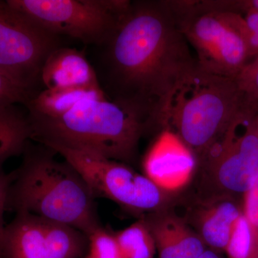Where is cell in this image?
<instances>
[{
	"mask_svg": "<svg viewBox=\"0 0 258 258\" xmlns=\"http://www.w3.org/2000/svg\"><path fill=\"white\" fill-rule=\"evenodd\" d=\"M107 43L115 99L135 105L156 125L169 93L197 62L169 1L132 3Z\"/></svg>",
	"mask_w": 258,
	"mask_h": 258,
	"instance_id": "obj_1",
	"label": "cell"
},
{
	"mask_svg": "<svg viewBox=\"0 0 258 258\" xmlns=\"http://www.w3.org/2000/svg\"><path fill=\"white\" fill-rule=\"evenodd\" d=\"M31 139L131 163L152 126L147 115L128 102L88 99L57 118H30Z\"/></svg>",
	"mask_w": 258,
	"mask_h": 258,
	"instance_id": "obj_2",
	"label": "cell"
},
{
	"mask_svg": "<svg viewBox=\"0 0 258 258\" xmlns=\"http://www.w3.org/2000/svg\"><path fill=\"white\" fill-rule=\"evenodd\" d=\"M15 171L8 208L71 226L88 236L101 227L95 198L86 181L69 163L51 152L25 149Z\"/></svg>",
	"mask_w": 258,
	"mask_h": 258,
	"instance_id": "obj_3",
	"label": "cell"
},
{
	"mask_svg": "<svg viewBox=\"0 0 258 258\" xmlns=\"http://www.w3.org/2000/svg\"><path fill=\"white\" fill-rule=\"evenodd\" d=\"M246 104L234 78L208 72L197 62L169 93L156 125L175 134L199 159Z\"/></svg>",
	"mask_w": 258,
	"mask_h": 258,
	"instance_id": "obj_4",
	"label": "cell"
},
{
	"mask_svg": "<svg viewBox=\"0 0 258 258\" xmlns=\"http://www.w3.org/2000/svg\"><path fill=\"white\" fill-rule=\"evenodd\" d=\"M186 40L202 69L234 78L258 54V38L237 13L202 9L198 1H171Z\"/></svg>",
	"mask_w": 258,
	"mask_h": 258,
	"instance_id": "obj_5",
	"label": "cell"
},
{
	"mask_svg": "<svg viewBox=\"0 0 258 258\" xmlns=\"http://www.w3.org/2000/svg\"><path fill=\"white\" fill-rule=\"evenodd\" d=\"M52 35L85 43H107L128 11L127 0H7Z\"/></svg>",
	"mask_w": 258,
	"mask_h": 258,
	"instance_id": "obj_6",
	"label": "cell"
},
{
	"mask_svg": "<svg viewBox=\"0 0 258 258\" xmlns=\"http://www.w3.org/2000/svg\"><path fill=\"white\" fill-rule=\"evenodd\" d=\"M60 154L79 173L95 198H104L136 213L154 211L165 192L124 163L60 146L45 147Z\"/></svg>",
	"mask_w": 258,
	"mask_h": 258,
	"instance_id": "obj_7",
	"label": "cell"
},
{
	"mask_svg": "<svg viewBox=\"0 0 258 258\" xmlns=\"http://www.w3.org/2000/svg\"><path fill=\"white\" fill-rule=\"evenodd\" d=\"M257 106L247 103L201 157L222 189L242 195L258 176Z\"/></svg>",
	"mask_w": 258,
	"mask_h": 258,
	"instance_id": "obj_8",
	"label": "cell"
},
{
	"mask_svg": "<svg viewBox=\"0 0 258 258\" xmlns=\"http://www.w3.org/2000/svg\"><path fill=\"white\" fill-rule=\"evenodd\" d=\"M57 37L0 0V70L32 91Z\"/></svg>",
	"mask_w": 258,
	"mask_h": 258,
	"instance_id": "obj_9",
	"label": "cell"
},
{
	"mask_svg": "<svg viewBox=\"0 0 258 258\" xmlns=\"http://www.w3.org/2000/svg\"><path fill=\"white\" fill-rule=\"evenodd\" d=\"M86 234L43 217L17 212L5 227L2 258H83Z\"/></svg>",
	"mask_w": 258,
	"mask_h": 258,
	"instance_id": "obj_10",
	"label": "cell"
},
{
	"mask_svg": "<svg viewBox=\"0 0 258 258\" xmlns=\"http://www.w3.org/2000/svg\"><path fill=\"white\" fill-rule=\"evenodd\" d=\"M198 159L178 136L162 130L144 156V174L164 192L184 188L192 177Z\"/></svg>",
	"mask_w": 258,
	"mask_h": 258,
	"instance_id": "obj_11",
	"label": "cell"
},
{
	"mask_svg": "<svg viewBox=\"0 0 258 258\" xmlns=\"http://www.w3.org/2000/svg\"><path fill=\"white\" fill-rule=\"evenodd\" d=\"M40 77L46 89L100 86L84 54L69 47H57L47 55Z\"/></svg>",
	"mask_w": 258,
	"mask_h": 258,
	"instance_id": "obj_12",
	"label": "cell"
},
{
	"mask_svg": "<svg viewBox=\"0 0 258 258\" xmlns=\"http://www.w3.org/2000/svg\"><path fill=\"white\" fill-rule=\"evenodd\" d=\"M147 222L152 232L159 258H198L205 244L184 222L165 217Z\"/></svg>",
	"mask_w": 258,
	"mask_h": 258,
	"instance_id": "obj_13",
	"label": "cell"
},
{
	"mask_svg": "<svg viewBox=\"0 0 258 258\" xmlns=\"http://www.w3.org/2000/svg\"><path fill=\"white\" fill-rule=\"evenodd\" d=\"M203 210L198 218L199 236L212 250L225 251L242 215V205L228 197L213 202Z\"/></svg>",
	"mask_w": 258,
	"mask_h": 258,
	"instance_id": "obj_14",
	"label": "cell"
},
{
	"mask_svg": "<svg viewBox=\"0 0 258 258\" xmlns=\"http://www.w3.org/2000/svg\"><path fill=\"white\" fill-rule=\"evenodd\" d=\"M106 98L101 86L45 89L26 103L30 118H57L88 99Z\"/></svg>",
	"mask_w": 258,
	"mask_h": 258,
	"instance_id": "obj_15",
	"label": "cell"
},
{
	"mask_svg": "<svg viewBox=\"0 0 258 258\" xmlns=\"http://www.w3.org/2000/svg\"><path fill=\"white\" fill-rule=\"evenodd\" d=\"M31 136L28 117L16 105L0 106V174L8 159L23 154Z\"/></svg>",
	"mask_w": 258,
	"mask_h": 258,
	"instance_id": "obj_16",
	"label": "cell"
},
{
	"mask_svg": "<svg viewBox=\"0 0 258 258\" xmlns=\"http://www.w3.org/2000/svg\"><path fill=\"white\" fill-rule=\"evenodd\" d=\"M123 258H154L157 249L152 232L141 220L114 233Z\"/></svg>",
	"mask_w": 258,
	"mask_h": 258,
	"instance_id": "obj_17",
	"label": "cell"
},
{
	"mask_svg": "<svg viewBox=\"0 0 258 258\" xmlns=\"http://www.w3.org/2000/svg\"><path fill=\"white\" fill-rule=\"evenodd\" d=\"M225 252L227 258H258V230L243 213L236 223Z\"/></svg>",
	"mask_w": 258,
	"mask_h": 258,
	"instance_id": "obj_18",
	"label": "cell"
},
{
	"mask_svg": "<svg viewBox=\"0 0 258 258\" xmlns=\"http://www.w3.org/2000/svg\"><path fill=\"white\" fill-rule=\"evenodd\" d=\"M88 251L85 257L123 258L114 233L101 226L88 235Z\"/></svg>",
	"mask_w": 258,
	"mask_h": 258,
	"instance_id": "obj_19",
	"label": "cell"
},
{
	"mask_svg": "<svg viewBox=\"0 0 258 258\" xmlns=\"http://www.w3.org/2000/svg\"><path fill=\"white\" fill-rule=\"evenodd\" d=\"M234 79L246 101L258 107V55L244 64Z\"/></svg>",
	"mask_w": 258,
	"mask_h": 258,
	"instance_id": "obj_20",
	"label": "cell"
},
{
	"mask_svg": "<svg viewBox=\"0 0 258 258\" xmlns=\"http://www.w3.org/2000/svg\"><path fill=\"white\" fill-rule=\"evenodd\" d=\"M33 96L32 91L23 87L0 70V106L26 104Z\"/></svg>",
	"mask_w": 258,
	"mask_h": 258,
	"instance_id": "obj_21",
	"label": "cell"
},
{
	"mask_svg": "<svg viewBox=\"0 0 258 258\" xmlns=\"http://www.w3.org/2000/svg\"><path fill=\"white\" fill-rule=\"evenodd\" d=\"M242 213L249 223L258 230V176L243 195Z\"/></svg>",
	"mask_w": 258,
	"mask_h": 258,
	"instance_id": "obj_22",
	"label": "cell"
},
{
	"mask_svg": "<svg viewBox=\"0 0 258 258\" xmlns=\"http://www.w3.org/2000/svg\"><path fill=\"white\" fill-rule=\"evenodd\" d=\"M14 176L15 171L8 174L5 172L0 174V258H2L3 239L6 227L5 225V212L8 209V195Z\"/></svg>",
	"mask_w": 258,
	"mask_h": 258,
	"instance_id": "obj_23",
	"label": "cell"
},
{
	"mask_svg": "<svg viewBox=\"0 0 258 258\" xmlns=\"http://www.w3.org/2000/svg\"><path fill=\"white\" fill-rule=\"evenodd\" d=\"M247 28L258 36V12H249L244 16Z\"/></svg>",
	"mask_w": 258,
	"mask_h": 258,
	"instance_id": "obj_24",
	"label": "cell"
},
{
	"mask_svg": "<svg viewBox=\"0 0 258 258\" xmlns=\"http://www.w3.org/2000/svg\"><path fill=\"white\" fill-rule=\"evenodd\" d=\"M198 258H221L218 255L217 252L212 250V249H205L201 255Z\"/></svg>",
	"mask_w": 258,
	"mask_h": 258,
	"instance_id": "obj_25",
	"label": "cell"
},
{
	"mask_svg": "<svg viewBox=\"0 0 258 258\" xmlns=\"http://www.w3.org/2000/svg\"><path fill=\"white\" fill-rule=\"evenodd\" d=\"M256 128H257V133L258 136V113L256 116Z\"/></svg>",
	"mask_w": 258,
	"mask_h": 258,
	"instance_id": "obj_26",
	"label": "cell"
},
{
	"mask_svg": "<svg viewBox=\"0 0 258 258\" xmlns=\"http://www.w3.org/2000/svg\"><path fill=\"white\" fill-rule=\"evenodd\" d=\"M83 258H86V257H83Z\"/></svg>",
	"mask_w": 258,
	"mask_h": 258,
	"instance_id": "obj_27",
	"label": "cell"
}]
</instances>
